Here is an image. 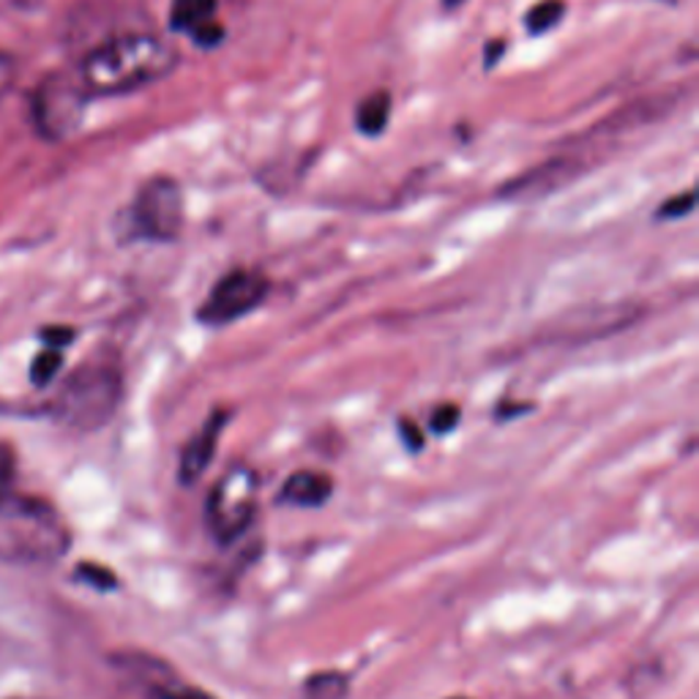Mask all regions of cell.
<instances>
[{"label": "cell", "instance_id": "cell-16", "mask_svg": "<svg viewBox=\"0 0 699 699\" xmlns=\"http://www.w3.org/2000/svg\"><path fill=\"white\" fill-rule=\"evenodd\" d=\"M695 202H697L695 191H684V195H678V197H669V200L664 202L662 208H659L656 217L662 219V222H673V219H684V217H689L691 211H695Z\"/></svg>", "mask_w": 699, "mask_h": 699}, {"label": "cell", "instance_id": "cell-2", "mask_svg": "<svg viewBox=\"0 0 699 699\" xmlns=\"http://www.w3.org/2000/svg\"><path fill=\"white\" fill-rule=\"evenodd\" d=\"M71 547V533L63 516L47 500L0 494V560L20 566H44L63 558Z\"/></svg>", "mask_w": 699, "mask_h": 699}, {"label": "cell", "instance_id": "cell-1", "mask_svg": "<svg viewBox=\"0 0 699 699\" xmlns=\"http://www.w3.org/2000/svg\"><path fill=\"white\" fill-rule=\"evenodd\" d=\"M178 47L148 31H129L96 44L74 69L91 98L126 96L178 69Z\"/></svg>", "mask_w": 699, "mask_h": 699}, {"label": "cell", "instance_id": "cell-8", "mask_svg": "<svg viewBox=\"0 0 699 699\" xmlns=\"http://www.w3.org/2000/svg\"><path fill=\"white\" fill-rule=\"evenodd\" d=\"M170 31L189 38L195 47L213 49L224 42L219 0H173L170 3Z\"/></svg>", "mask_w": 699, "mask_h": 699}, {"label": "cell", "instance_id": "cell-9", "mask_svg": "<svg viewBox=\"0 0 699 699\" xmlns=\"http://www.w3.org/2000/svg\"><path fill=\"white\" fill-rule=\"evenodd\" d=\"M228 421H230V410L217 407V410L208 416V421L197 429L195 438L186 443L184 454H180V465H178V478L184 487H191V484H197L202 476H206L213 456H217L219 438H222Z\"/></svg>", "mask_w": 699, "mask_h": 699}, {"label": "cell", "instance_id": "cell-4", "mask_svg": "<svg viewBox=\"0 0 699 699\" xmlns=\"http://www.w3.org/2000/svg\"><path fill=\"white\" fill-rule=\"evenodd\" d=\"M186 224L184 189L170 175H153L137 189L135 200L120 219V235L126 241L173 244Z\"/></svg>", "mask_w": 699, "mask_h": 699}, {"label": "cell", "instance_id": "cell-22", "mask_svg": "<svg viewBox=\"0 0 699 699\" xmlns=\"http://www.w3.org/2000/svg\"><path fill=\"white\" fill-rule=\"evenodd\" d=\"M14 74H16L14 60H11L5 53H0V96L9 91V85L14 82Z\"/></svg>", "mask_w": 699, "mask_h": 699}, {"label": "cell", "instance_id": "cell-11", "mask_svg": "<svg viewBox=\"0 0 699 699\" xmlns=\"http://www.w3.org/2000/svg\"><path fill=\"white\" fill-rule=\"evenodd\" d=\"M394 98L388 91H372L356 107V129L363 137H380L391 124Z\"/></svg>", "mask_w": 699, "mask_h": 699}, {"label": "cell", "instance_id": "cell-6", "mask_svg": "<svg viewBox=\"0 0 699 699\" xmlns=\"http://www.w3.org/2000/svg\"><path fill=\"white\" fill-rule=\"evenodd\" d=\"M91 96L80 85L74 71H58L42 80L33 96V124L47 140H66L85 118Z\"/></svg>", "mask_w": 699, "mask_h": 699}, {"label": "cell", "instance_id": "cell-21", "mask_svg": "<svg viewBox=\"0 0 699 699\" xmlns=\"http://www.w3.org/2000/svg\"><path fill=\"white\" fill-rule=\"evenodd\" d=\"M401 438H405V445L410 451H421L423 448V434L416 423L410 421H401Z\"/></svg>", "mask_w": 699, "mask_h": 699}, {"label": "cell", "instance_id": "cell-3", "mask_svg": "<svg viewBox=\"0 0 699 699\" xmlns=\"http://www.w3.org/2000/svg\"><path fill=\"white\" fill-rule=\"evenodd\" d=\"M124 396V377L109 358H88L60 383L53 399V418L77 432H96L115 416Z\"/></svg>", "mask_w": 699, "mask_h": 699}, {"label": "cell", "instance_id": "cell-13", "mask_svg": "<svg viewBox=\"0 0 699 699\" xmlns=\"http://www.w3.org/2000/svg\"><path fill=\"white\" fill-rule=\"evenodd\" d=\"M566 11H569L566 0H538L525 11L522 22H525V31L531 36H547L549 31H555L563 22Z\"/></svg>", "mask_w": 699, "mask_h": 699}, {"label": "cell", "instance_id": "cell-18", "mask_svg": "<svg viewBox=\"0 0 699 699\" xmlns=\"http://www.w3.org/2000/svg\"><path fill=\"white\" fill-rule=\"evenodd\" d=\"M151 699H217L208 695L206 689H197V686H189L184 684V680H175V684L164 686L162 691H156Z\"/></svg>", "mask_w": 699, "mask_h": 699}, {"label": "cell", "instance_id": "cell-20", "mask_svg": "<svg viewBox=\"0 0 699 699\" xmlns=\"http://www.w3.org/2000/svg\"><path fill=\"white\" fill-rule=\"evenodd\" d=\"M42 339L47 342V348H66V345H71V339H74V331L71 328H44L42 331Z\"/></svg>", "mask_w": 699, "mask_h": 699}, {"label": "cell", "instance_id": "cell-12", "mask_svg": "<svg viewBox=\"0 0 699 699\" xmlns=\"http://www.w3.org/2000/svg\"><path fill=\"white\" fill-rule=\"evenodd\" d=\"M304 699H348L350 697V678L339 669H323V673L310 675L301 686Z\"/></svg>", "mask_w": 699, "mask_h": 699}, {"label": "cell", "instance_id": "cell-23", "mask_svg": "<svg viewBox=\"0 0 699 699\" xmlns=\"http://www.w3.org/2000/svg\"><path fill=\"white\" fill-rule=\"evenodd\" d=\"M505 53V42H489L487 44V55H484V63H487V69H492L494 60H498V55Z\"/></svg>", "mask_w": 699, "mask_h": 699}, {"label": "cell", "instance_id": "cell-25", "mask_svg": "<svg viewBox=\"0 0 699 699\" xmlns=\"http://www.w3.org/2000/svg\"><path fill=\"white\" fill-rule=\"evenodd\" d=\"M3 492H5V489H0V494H3Z\"/></svg>", "mask_w": 699, "mask_h": 699}, {"label": "cell", "instance_id": "cell-15", "mask_svg": "<svg viewBox=\"0 0 699 699\" xmlns=\"http://www.w3.org/2000/svg\"><path fill=\"white\" fill-rule=\"evenodd\" d=\"M74 574H77V580L88 582V585L96 587V591H113V587H118V580H115V574L109 569H104V566L80 563V566H77Z\"/></svg>", "mask_w": 699, "mask_h": 699}, {"label": "cell", "instance_id": "cell-14", "mask_svg": "<svg viewBox=\"0 0 699 699\" xmlns=\"http://www.w3.org/2000/svg\"><path fill=\"white\" fill-rule=\"evenodd\" d=\"M60 366H63V352L55 348L42 350L31 363V383L38 385V388H44V385H49L55 377H58Z\"/></svg>", "mask_w": 699, "mask_h": 699}, {"label": "cell", "instance_id": "cell-10", "mask_svg": "<svg viewBox=\"0 0 699 699\" xmlns=\"http://www.w3.org/2000/svg\"><path fill=\"white\" fill-rule=\"evenodd\" d=\"M334 492V481L321 470H295L279 492V503L293 509H321Z\"/></svg>", "mask_w": 699, "mask_h": 699}, {"label": "cell", "instance_id": "cell-17", "mask_svg": "<svg viewBox=\"0 0 699 699\" xmlns=\"http://www.w3.org/2000/svg\"><path fill=\"white\" fill-rule=\"evenodd\" d=\"M462 418V410L456 405H451V401H445V405H440L438 410L432 412V418H429V429H432L434 434H448L451 429L459 423Z\"/></svg>", "mask_w": 699, "mask_h": 699}, {"label": "cell", "instance_id": "cell-24", "mask_svg": "<svg viewBox=\"0 0 699 699\" xmlns=\"http://www.w3.org/2000/svg\"><path fill=\"white\" fill-rule=\"evenodd\" d=\"M462 3H465V0H443L445 9H456V5H462Z\"/></svg>", "mask_w": 699, "mask_h": 699}, {"label": "cell", "instance_id": "cell-7", "mask_svg": "<svg viewBox=\"0 0 699 699\" xmlns=\"http://www.w3.org/2000/svg\"><path fill=\"white\" fill-rule=\"evenodd\" d=\"M271 293V282L255 268H235L224 273L211 288L208 299L197 310V321L202 326H230L241 317L252 315Z\"/></svg>", "mask_w": 699, "mask_h": 699}, {"label": "cell", "instance_id": "cell-19", "mask_svg": "<svg viewBox=\"0 0 699 699\" xmlns=\"http://www.w3.org/2000/svg\"><path fill=\"white\" fill-rule=\"evenodd\" d=\"M11 478H14V448L0 443V489H9Z\"/></svg>", "mask_w": 699, "mask_h": 699}, {"label": "cell", "instance_id": "cell-5", "mask_svg": "<svg viewBox=\"0 0 699 699\" xmlns=\"http://www.w3.org/2000/svg\"><path fill=\"white\" fill-rule=\"evenodd\" d=\"M257 489L260 478L252 467H233L224 473L222 481L211 489L206 505V522L213 541L228 547L249 531L257 514Z\"/></svg>", "mask_w": 699, "mask_h": 699}]
</instances>
